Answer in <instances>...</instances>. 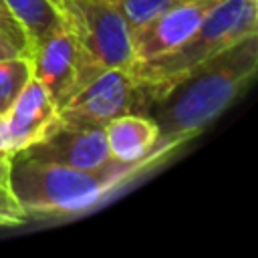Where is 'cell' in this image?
<instances>
[{
  "label": "cell",
  "instance_id": "obj_7",
  "mask_svg": "<svg viewBox=\"0 0 258 258\" xmlns=\"http://www.w3.org/2000/svg\"><path fill=\"white\" fill-rule=\"evenodd\" d=\"M16 153L30 159L69 165L77 169H97L113 159L103 127L69 123L60 117L54 119V123L40 139Z\"/></svg>",
  "mask_w": 258,
  "mask_h": 258
},
{
  "label": "cell",
  "instance_id": "obj_15",
  "mask_svg": "<svg viewBox=\"0 0 258 258\" xmlns=\"http://www.w3.org/2000/svg\"><path fill=\"white\" fill-rule=\"evenodd\" d=\"M0 32H4V34L10 38V42H12L24 56L28 54L26 36H24V32H22L18 20H16V18L12 16V12L8 10V6H6L4 0H0Z\"/></svg>",
  "mask_w": 258,
  "mask_h": 258
},
{
  "label": "cell",
  "instance_id": "obj_16",
  "mask_svg": "<svg viewBox=\"0 0 258 258\" xmlns=\"http://www.w3.org/2000/svg\"><path fill=\"white\" fill-rule=\"evenodd\" d=\"M12 155H14V151H10V149H0V183H2V185H8Z\"/></svg>",
  "mask_w": 258,
  "mask_h": 258
},
{
  "label": "cell",
  "instance_id": "obj_6",
  "mask_svg": "<svg viewBox=\"0 0 258 258\" xmlns=\"http://www.w3.org/2000/svg\"><path fill=\"white\" fill-rule=\"evenodd\" d=\"M135 111L137 89L127 69H105L58 109V117L69 123L105 127L111 119Z\"/></svg>",
  "mask_w": 258,
  "mask_h": 258
},
{
  "label": "cell",
  "instance_id": "obj_1",
  "mask_svg": "<svg viewBox=\"0 0 258 258\" xmlns=\"http://www.w3.org/2000/svg\"><path fill=\"white\" fill-rule=\"evenodd\" d=\"M256 71L258 32H252L198 67L161 99L153 101L143 111L157 125L153 153L161 157L167 149L202 133L240 97Z\"/></svg>",
  "mask_w": 258,
  "mask_h": 258
},
{
  "label": "cell",
  "instance_id": "obj_2",
  "mask_svg": "<svg viewBox=\"0 0 258 258\" xmlns=\"http://www.w3.org/2000/svg\"><path fill=\"white\" fill-rule=\"evenodd\" d=\"M252 32H258V0H220L179 46L149 60L131 62L127 73L137 89L135 113H143L198 67Z\"/></svg>",
  "mask_w": 258,
  "mask_h": 258
},
{
  "label": "cell",
  "instance_id": "obj_12",
  "mask_svg": "<svg viewBox=\"0 0 258 258\" xmlns=\"http://www.w3.org/2000/svg\"><path fill=\"white\" fill-rule=\"evenodd\" d=\"M30 79L32 71L28 56L16 54L10 58H0V115L10 109Z\"/></svg>",
  "mask_w": 258,
  "mask_h": 258
},
{
  "label": "cell",
  "instance_id": "obj_18",
  "mask_svg": "<svg viewBox=\"0 0 258 258\" xmlns=\"http://www.w3.org/2000/svg\"><path fill=\"white\" fill-rule=\"evenodd\" d=\"M0 117H2V115H0Z\"/></svg>",
  "mask_w": 258,
  "mask_h": 258
},
{
  "label": "cell",
  "instance_id": "obj_11",
  "mask_svg": "<svg viewBox=\"0 0 258 258\" xmlns=\"http://www.w3.org/2000/svg\"><path fill=\"white\" fill-rule=\"evenodd\" d=\"M12 16L18 20L26 42L28 52L32 46L42 42L52 32L64 26L62 12L54 0H4ZM28 56V54H26Z\"/></svg>",
  "mask_w": 258,
  "mask_h": 258
},
{
  "label": "cell",
  "instance_id": "obj_3",
  "mask_svg": "<svg viewBox=\"0 0 258 258\" xmlns=\"http://www.w3.org/2000/svg\"><path fill=\"white\" fill-rule=\"evenodd\" d=\"M145 165L111 159L97 169H77L14 153L8 187L26 214H77L101 202Z\"/></svg>",
  "mask_w": 258,
  "mask_h": 258
},
{
  "label": "cell",
  "instance_id": "obj_8",
  "mask_svg": "<svg viewBox=\"0 0 258 258\" xmlns=\"http://www.w3.org/2000/svg\"><path fill=\"white\" fill-rule=\"evenodd\" d=\"M220 0H185L131 30L133 62L149 60L179 46Z\"/></svg>",
  "mask_w": 258,
  "mask_h": 258
},
{
  "label": "cell",
  "instance_id": "obj_9",
  "mask_svg": "<svg viewBox=\"0 0 258 258\" xmlns=\"http://www.w3.org/2000/svg\"><path fill=\"white\" fill-rule=\"evenodd\" d=\"M56 117L58 109L48 91L36 79H30L10 109L2 115L8 149L16 153L34 143L46 133Z\"/></svg>",
  "mask_w": 258,
  "mask_h": 258
},
{
  "label": "cell",
  "instance_id": "obj_4",
  "mask_svg": "<svg viewBox=\"0 0 258 258\" xmlns=\"http://www.w3.org/2000/svg\"><path fill=\"white\" fill-rule=\"evenodd\" d=\"M56 4L64 26L93 67L99 71L131 67V28L111 0H56Z\"/></svg>",
  "mask_w": 258,
  "mask_h": 258
},
{
  "label": "cell",
  "instance_id": "obj_13",
  "mask_svg": "<svg viewBox=\"0 0 258 258\" xmlns=\"http://www.w3.org/2000/svg\"><path fill=\"white\" fill-rule=\"evenodd\" d=\"M111 2L119 8L129 28L133 30L185 0H111Z\"/></svg>",
  "mask_w": 258,
  "mask_h": 258
},
{
  "label": "cell",
  "instance_id": "obj_5",
  "mask_svg": "<svg viewBox=\"0 0 258 258\" xmlns=\"http://www.w3.org/2000/svg\"><path fill=\"white\" fill-rule=\"evenodd\" d=\"M28 60L32 79L48 91L56 109H60L83 85L101 73L79 50L67 26L32 46Z\"/></svg>",
  "mask_w": 258,
  "mask_h": 258
},
{
  "label": "cell",
  "instance_id": "obj_14",
  "mask_svg": "<svg viewBox=\"0 0 258 258\" xmlns=\"http://www.w3.org/2000/svg\"><path fill=\"white\" fill-rule=\"evenodd\" d=\"M28 214L22 210L8 185L0 183V226H20Z\"/></svg>",
  "mask_w": 258,
  "mask_h": 258
},
{
  "label": "cell",
  "instance_id": "obj_10",
  "mask_svg": "<svg viewBox=\"0 0 258 258\" xmlns=\"http://www.w3.org/2000/svg\"><path fill=\"white\" fill-rule=\"evenodd\" d=\"M109 153L121 163H149L159 157L153 153L157 125L143 113H123L105 127Z\"/></svg>",
  "mask_w": 258,
  "mask_h": 258
},
{
  "label": "cell",
  "instance_id": "obj_17",
  "mask_svg": "<svg viewBox=\"0 0 258 258\" xmlns=\"http://www.w3.org/2000/svg\"><path fill=\"white\" fill-rule=\"evenodd\" d=\"M16 54H22V52L10 42V38L4 32H0V58H10V56H16Z\"/></svg>",
  "mask_w": 258,
  "mask_h": 258
},
{
  "label": "cell",
  "instance_id": "obj_19",
  "mask_svg": "<svg viewBox=\"0 0 258 258\" xmlns=\"http://www.w3.org/2000/svg\"><path fill=\"white\" fill-rule=\"evenodd\" d=\"M54 2H56V0H54Z\"/></svg>",
  "mask_w": 258,
  "mask_h": 258
}]
</instances>
